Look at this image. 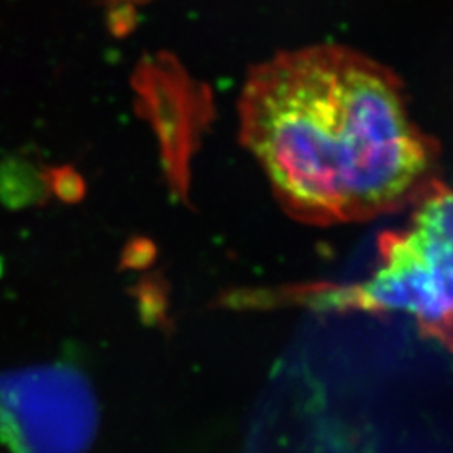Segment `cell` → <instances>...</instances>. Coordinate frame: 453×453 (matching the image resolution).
Masks as SVG:
<instances>
[{
	"label": "cell",
	"instance_id": "obj_1",
	"mask_svg": "<svg viewBox=\"0 0 453 453\" xmlns=\"http://www.w3.org/2000/svg\"><path fill=\"white\" fill-rule=\"evenodd\" d=\"M241 140L286 211L311 226L372 220L437 183L438 146L403 82L344 46L275 56L249 73Z\"/></svg>",
	"mask_w": 453,
	"mask_h": 453
},
{
	"label": "cell",
	"instance_id": "obj_2",
	"mask_svg": "<svg viewBox=\"0 0 453 453\" xmlns=\"http://www.w3.org/2000/svg\"><path fill=\"white\" fill-rule=\"evenodd\" d=\"M413 205L408 226L381 237L372 277L334 289L327 304L405 312L453 353V188L438 180Z\"/></svg>",
	"mask_w": 453,
	"mask_h": 453
},
{
	"label": "cell",
	"instance_id": "obj_3",
	"mask_svg": "<svg viewBox=\"0 0 453 453\" xmlns=\"http://www.w3.org/2000/svg\"><path fill=\"white\" fill-rule=\"evenodd\" d=\"M96 430V396L80 372H0V443L9 452L84 453Z\"/></svg>",
	"mask_w": 453,
	"mask_h": 453
}]
</instances>
